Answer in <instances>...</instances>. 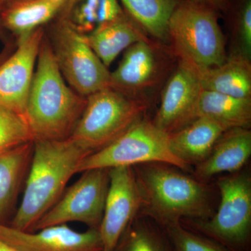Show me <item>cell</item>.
Segmentation results:
<instances>
[{
  "mask_svg": "<svg viewBox=\"0 0 251 251\" xmlns=\"http://www.w3.org/2000/svg\"><path fill=\"white\" fill-rule=\"evenodd\" d=\"M13 39H14V38L5 29L2 23H1V18H0V41L4 46L8 44V43H9L10 41H12Z\"/></svg>",
  "mask_w": 251,
  "mask_h": 251,
  "instance_id": "obj_30",
  "label": "cell"
},
{
  "mask_svg": "<svg viewBox=\"0 0 251 251\" xmlns=\"http://www.w3.org/2000/svg\"><path fill=\"white\" fill-rule=\"evenodd\" d=\"M6 1H7V0H0V13H1L2 9H4Z\"/></svg>",
  "mask_w": 251,
  "mask_h": 251,
  "instance_id": "obj_32",
  "label": "cell"
},
{
  "mask_svg": "<svg viewBox=\"0 0 251 251\" xmlns=\"http://www.w3.org/2000/svg\"><path fill=\"white\" fill-rule=\"evenodd\" d=\"M110 184L99 227L103 251H114L126 229L138 215L143 198L133 167L110 168Z\"/></svg>",
  "mask_w": 251,
  "mask_h": 251,
  "instance_id": "obj_10",
  "label": "cell"
},
{
  "mask_svg": "<svg viewBox=\"0 0 251 251\" xmlns=\"http://www.w3.org/2000/svg\"><path fill=\"white\" fill-rule=\"evenodd\" d=\"M109 171L96 168L81 173L79 179L66 188L58 202L39 220L33 230L74 221L99 229L110 184Z\"/></svg>",
  "mask_w": 251,
  "mask_h": 251,
  "instance_id": "obj_9",
  "label": "cell"
},
{
  "mask_svg": "<svg viewBox=\"0 0 251 251\" xmlns=\"http://www.w3.org/2000/svg\"><path fill=\"white\" fill-rule=\"evenodd\" d=\"M75 0H7L0 13L1 23L16 43L50 24Z\"/></svg>",
  "mask_w": 251,
  "mask_h": 251,
  "instance_id": "obj_16",
  "label": "cell"
},
{
  "mask_svg": "<svg viewBox=\"0 0 251 251\" xmlns=\"http://www.w3.org/2000/svg\"><path fill=\"white\" fill-rule=\"evenodd\" d=\"M201 90L196 73L179 62L162 93L161 104L153 123L168 135L184 128L197 118Z\"/></svg>",
  "mask_w": 251,
  "mask_h": 251,
  "instance_id": "obj_13",
  "label": "cell"
},
{
  "mask_svg": "<svg viewBox=\"0 0 251 251\" xmlns=\"http://www.w3.org/2000/svg\"><path fill=\"white\" fill-rule=\"evenodd\" d=\"M0 251H21L18 250V249H15L5 244V243L0 241Z\"/></svg>",
  "mask_w": 251,
  "mask_h": 251,
  "instance_id": "obj_31",
  "label": "cell"
},
{
  "mask_svg": "<svg viewBox=\"0 0 251 251\" xmlns=\"http://www.w3.org/2000/svg\"><path fill=\"white\" fill-rule=\"evenodd\" d=\"M148 103L111 87L87 97L84 111L71 139L91 153L108 146L144 118Z\"/></svg>",
  "mask_w": 251,
  "mask_h": 251,
  "instance_id": "obj_6",
  "label": "cell"
},
{
  "mask_svg": "<svg viewBox=\"0 0 251 251\" xmlns=\"http://www.w3.org/2000/svg\"><path fill=\"white\" fill-rule=\"evenodd\" d=\"M198 117L211 119L228 128H250L251 99L236 98L202 89L198 103Z\"/></svg>",
  "mask_w": 251,
  "mask_h": 251,
  "instance_id": "obj_20",
  "label": "cell"
},
{
  "mask_svg": "<svg viewBox=\"0 0 251 251\" xmlns=\"http://www.w3.org/2000/svg\"><path fill=\"white\" fill-rule=\"evenodd\" d=\"M251 156L250 128H229L216 140L205 159L195 166L193 176L207 183L216 175L241 171Z\"/></svg>",
  "mask_w": 251,
  "mask_h": 251,
  "instance_id": "obj_15",
  "label": "cell"
},
{
  "mask_svg": "<svg viewBox=\"0 0 251 251\" xmlns=\"http://www.w3.org/2000/svg\"><path fill=\"white\" fill-rule=\"evenodd\" d=\"M32 142L0 153V218L14 202L32 157Z\"/></svg>",
  "mask_w": 251,
  "mask_h": 251,
  "instance_id": "obj_21",
  "label": "cell"
},
{
  "mask_svg": "<svg viewBox=\"0 0 251 251\" xmlns=\"http://www.w3.org/2000/svg\"><path fill=\"white\" fill-rule=\"evenodd\" d=\"M159 74L155 50L148 39L135 43L126 50L114 72L110 87L126 95L141 98L139 92L153 85Z\"/></svg>",
  "mask_w": 251,
  "mask_h": 251,
  "instance_id": "obj_14",
  "label": "cell"
},
{
  "mask_svg": "<svg viewBox=\"0 0 251 251\" xmlns=\"http://www.w3.org/2000/svg\"><path fill=\"white\" fill-rule=\"evenodd\" d=\"M44 36V27L33 31L0 64V105L23 117Z\"/></svg>",
  "mask_w": 251,
  "mask_h": 251,
  "instance_id": "obj_11",
  "label": "cell"
},
{
  "mask_svg": "<svg viewBox=\"0 0 251 251\" xmlns=\"http://www.w3.org/2000/svg\"><path fill=\"white\" fill-rule=\"evenodd\" d=\"M163 228L173 251H229L212 239L187 228L180 222Z\"/></svg>",
  "mask_w": 251,
  "mask_h": 251,
  "instance_id": "obj_26",
  "label": "cell"
},
{
  "mask_svg": "<svg viewBox=\"0 0 251 251\" xmlns=\"http://www.w3.org/2000/svg\"><path fill=\"white\" fill-rule=\"evenodd\" d=\"M126 11L145 32L168 41V25L177 0H120Z\"/></svg>",
  "mask_w": 251,
  "mask_h": 251,
  "instance_id": "obj_22",
  "label": "cell"
},
{
  "mask_svg": "<svg viewBox=\"0 0 251 251\" xmlns=\"http://www.w3.org/2000/svg\"><path fill=\"white\" fill-rule=\"evenodd\" d=\"M168 40L179 62L193 70L221 65L226 41L214 9L188 1L179 3L168 25Z\"/></svg>",
  "mask_w": 251,
  "mask_h": 251,
  "instance_id": "obj_4",
  "label": "cell"
},
{
  "mask_svg": "<svg viewBox=\"0 0 251 251\" xmlns=\"http://www.w3.org/2000/svg\"><path fill=\"white\" fill-rule=\"evenodd\" d=\"M114 251H173L164 229L153 220L138 215L131 223Z\"/></svg>",
  "mask_w": 251,
  "mask_h": 251,
  "instance_id": "obj_23",
  "label": "cell"
},
{
  "mask_svg": "<svg viewBox=\"0 0 251 251\" xmlns=\"http://www.w3.org/2000/svg\"><path fill=\"white\" fill-rule=\"evenodd\" d=\"M46 36L64 80L82 97L110 87V72L67 15L50 23Z\"/></svg>",
  "mask_w": 251,
  "mask_h": 251,
  "instance_id": "obj_7",
  "label": "cell"
},
{
  "mask_svg": "<svg viewBox=\"0 0 251 251\" xmlns=\"http://www.w3.org/2000/svg\"><path fill=\"white\" fill-rule=\"evenodd\" d=\"M62 14L77 30L87 34L125 14L118 0H75Z\"/></svg>",
  "mask_w": 251,
  "mask_h": 251,
  "instance_id": "obj_24",
  "label": "cell"
},
{
  "mask_svg": "<svg viewBox=\"0 0 251 251\" xmlns=\"http://www.w3.org/2000/svg\"><path fill=\"white\" fill-rule=\"evenodd\" d=\"M0 241L21 251H103L99 229L80 232L67 224L33 232L18 230L0 223Z\"/></svg>",
  "mask_w": 251,
  "mask_h": 251,
  "instance_id": "obj_12",
  "label": "cell"
},
{
  "mask_svg": "<svg viewBox=\"0 0 251 251\" xmlns=\"http://www.w3.org/2000/svg\"><path fill=\"white\" fill-rule=\"evenodd\" d=\"M16 46H17V43L15 39H13L12 41L4 46V49L0 52V64L14 52Z\"/></svg>",
  "mask_w": 251,
  "mask_h": 251,
  "instance_id": "obj_29",
  "label": "cell"
},
{
  "mask_svg": "<svg viewBox=\"0 0 251 251\" xmlns=\"http://www.w3.org/2000/svg\"><path fill=\"white\" fill-rule=\"evenodd\" d=\"M220 193L217 210L209 219L185 220L187 228L219 243L229 251H251V176L242 170L216 181Z\"/></svg>",
  "mask_w": 251,
  "mask_h": 251,
  "instance_id": "obj_5",
  "label": "cell"
},
{
  "mask_svg": "<svg viewBox=\"0 0 251 251\" xmlns=\"http://www.w3.org/2000/svg\"><path fill=\"white\" fill-rule=\"evenodd\" d=\"M86 102L87 97L77 94L64 80L45 31L24 115L33 141L70 138Z\"/></svg>",
  "mask_w": 251,
  "mask_h": 251,
  "instance_id": "obj_2",
  "label": "cell"
},
{
  "mask_svg": "<svg viewBox=\"0 0 251 251\" xmlns=\"http://www.w3.org/2000/svg\"><path fill=\"white\" fill-rule=\"evenodd\" d=\"M194 2L205 5L213 9H224L227 4V0H190Z\"/></svg>",
  "mask_w": 251,
  "mask_h": 251,
  "instance_id": "obj_28",
  "label": "cell"
},
{
  "mask_svg": "<svg viewBox=\"0 0 251 251\" xmlns=\"http://www.w3.org/2000/svg\"><path fill=\"white\" fill-rule=\"evenodd\" d=\"M237 50L233 53L251 58V0H246L240 11L236 30Z\"/></svg>",
  "mask_w": 251,
  "mask_h": 251,
  "instance_id": "obj_27",
  "label": "cell"
},
{
  "mask_svg": "<svg viewBox=\"0 0 251 251\" xmlns=\"http://www.w3.org/2000/svg\"><path fill=\"white\" fill-rule=\"evenodd\" d=\"M143 205L139 215L161 226L201 221L214 214V195L208 183L163 163L133 166Z\"/></svg>",
  "mask_w": 251,
  "mask_h": 251,
  "instance_id": "obj_1",
  "label": "cell"
},
{
  "mask_svg": "<svg viewBox=\"0 0 251 251\" xmlns=\"http://www.w3.org/2000/svg\"><path fill=\"white\" fill-rule=\"evenodd\" d=\"M148 163H167L186 173H193L192 168L172 152L168 135L152 120L144 117L108 146L84 158L77 173L96 168L110 169Z\"/></svg>",
  "mask_w": 251,
  "mask_h": 251,
  "instance_id": "obj_8",
  "label": "cell"
},
{
  "mask_svg": "<svg viewBox=\"0 0 251 251\" xmlns=\"http://www.w3.org/2000/svg\"><path fill=\"white\" fill-rule=\"evenodd\" d=\"M227 129L226 126L211 119L198 117L168 135V143L173 154L193 168L205 159L216 140Z\"/></svg>",
  "mask_w": 251,
  "mask_h": 251,
  "instance_id": "obj_17",
  "label": "cell"
},
{
  "mask_svg": "<svg viewBox=\"0 0 251 251\" xmlns=\"http://www.w3.org/2000/svg\"><path fill=\"white\" fill-rule=\"evenodd\" d=\"M33 143L22 202L11 226L25 232H33L39 220L62 197L82 160L92 154L71 138Z\"/></svg>",
  "mask_w": 251,
  "mask_h": 251,
  "instance_id": "obj_3",
  "label": "cell"
},
{
  "mask_svg": "<svg viewBox=\"0 0 251 251\" xmlns=\"http://www.w3.org/2000/svg\"><path fill=\"white\" fill-rule=\"evenodd\" d=\"M32 141L25 117L0 105V153Z\"/></svg>",
  "mask_w": 251,
  "mask_h": 251,
  "instance_id": "obj_25",
  "label": "cell"
},
{
  "mask_svg": "<svg viewBox=\"0 0 251 251\" xmlns=\"http://www.w3.org/2000/svg\"><path fill=\"white\" fill-rule=\"evenodd\" d=\"M193 71L202 90L236 98L251 99V60L240 54L232 53L217 67Z\"/></svg>",
  "mask_w": 251,
  "mask_h": 251,
  "instance_id": "obj_18",
  "label": "cell"
},
{
  "mask_svg": "<svg viewBox=\"0 0 251 251\" xmlns=\"http://www.w3.org/2000/svg\"><path fill=\"white\" fill-rule=\"evenodd\" d=\"M85 35L91 49L108 68L130 46L148 39L142 29L125 14Z\"/></svg>",
  "mask_w": 251,
  "mask_h": 251,
  "instance_id": "obj_19",
  "label": "cell"
}]
</instances>
